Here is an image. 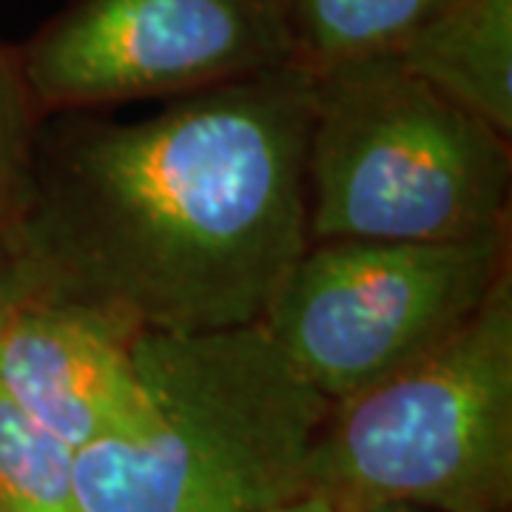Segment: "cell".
Segmentation results:
<instances>
[{"mask_svg":"<svg viewBox=\"0 0 512 512\" xmlns=\"http://www.w3.org/2000/svg\"><path fill=\"white\" fill-rule=\"evenodd\" d=\"M311 86L282 66L137 123H43L3 282L134 336L256 325L308 245Z\"/></svg>","mask_w":512,"mask_h":512,"instance_id":"6da1fadb","label":"cell"},{"mask_svg":"<svg viewBox=\"0 0 512 512\" xmlns=\"http://www.w3.org/2000/svg\"><path fill=\"white\" fill-rule=\"evenodd\" d=\"M134 362L151 419L74 453L83 512H259L302 493L333 404L293 373L259 322L146 333Z\"/></svg>","mask_w":512,"mask_h":512,"instance_id":"7a4b0ae2","label":"cell"},{"mask_svg":"<svg viewBox=\"0 0 512 512\" xmlns=\"http://www.w3.org/2000/svg\"><path fill=\"white\" fill-rule=\"evenodd\" d=\"M311 80L308 245L458 242L510 228V137L393 55Z\"/></svg>","mask_w":512,"mask_h":512,"instance_id":"3957f363","label":"cell"},{"mask_svg":"<svg viewBox=\"0 0 512 512\" xmlns=\"http://www.w3.org/2000/svg\"><path fill=\"white\" fill-rule=\"evenodd\" d=\"M302 490L342 512L510 510L512 268L444 345L330 407Z\"/></svg>","mask_w":512,"mask_h":512,"instance_id":"277c9868","label":"cell"},{"mask_svg":"<svg viewBox=\"0 0 512 512\" xmlns=\"http://www.w3.org/2000/svg\"><path fill=\"white\" fill-rule=\"evenodd\" d=\"M510 268V228L458 242H311L259 325L302 382L339 404L444 345Z\"/></svg>","mask_w":512,"mask_h":512,"instance_id":"5b68a950","label":"cell"},{"mask_svg":"<svg viewBox=\"0 0 512 512\" xmlns=\"http://www.w3.org/2000/svg\"><path fill=\"white\" fill-rule=\"evenodd\" d=\"M18 57L43 120L293 66L274 0H66Z\"/></svg>","mask_w":512,"mask_h":512,"instance_id":"8992f818","label":"cell"},{"mask_svg":"<svg viewBox=\"0 0 512 512\" xmlns=\"http://www.w3.org/2000/svg\"><path fill=\"white\" fill-rule=\"evenodd\" d=\"M137 339L100 313L18 291L0 276V390L74 453L151 419Z\"/></svg>","mask_w":512,"mask_h":512,"instance_id":"52a82bcc","label":"cell"},{"mask_svg":"<svg viewBox=\"0 0 512 512\" xmlns=\"http://www.w3.org/2000/svg\"><path fill=\"white\" fill-rule=\"evenodd\" d=\"M393 57L512 140V0H450Z\"/></svg>","mask_w":512,"mask_h":512,"instance_id":"ba28073f","label":"cell"},{"mask_svg":"<svg viewBox=\"0 0 512 512\" xmlns=\"http://www.w3.org/2000/svg\"><path fill=\"white\" fill-rule=\"evenodd\" d=\"M450 0H274L293 66L328 72L396 55Z\"/></svg>","mask_w":512,"mask_h":512,"instance_id":"9c48e42d","label":"cell"},{"mask_svg":"<svg viewBox=\"0 0 512 512\" xmlns=\"http://www.w3.org/2000/svg\"><path fill=\"white\" fill-rule=\"evenodd\" d=\"M0 512H83L74 450L0 390Z\"/></svg>","mask_w":512,"mask_h":512,"instance_id":"30bf717a","label":"cell"},{"mask_svg":"<svg viewBox=\"0 0 512 512\" xmlns=\"http://www.w3.org/2000/svg\"><path fill=\"white\" fill-rule=\"evenodd\" d=\"M43 114L20 69L18 46L0 40V239L29 194Z\"/></svg>","mask_w":512,"mask_h":512,"instance_id":"8fae6325","label":"cell"},{"mask_svg":"<svg viewBox=\"0 0 512 512\" xmlns=\"http://www.w3.org/2000/svg\"><path fill=\"white\" fill-rule=\"evenodd\" d=\"M259 512H342L328 495L313 493V490H302V493L291 495L285 501H279L274 507H265Z\"/></svg>","mask_w":512,"mask_h":512,"instance_id":"7c38bea8","label":"cell"},{"mask_svg":"<svg viewBox=\"0 0 512 512\" xmlns=\"http://www.w3.org/2000/svg\"><path fill=\"white\" fill-rule=\"evenodd\" d=\"M353 512H424L416 507H407V504H373V507H362V510Z\"/></svg>","mask_w":512,"mask_h":512,"instance_id":"4fadbf2b","label":"cell"}]
</instances>
